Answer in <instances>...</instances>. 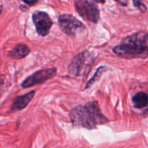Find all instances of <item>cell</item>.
I'll return each instance as SVG.
<instances>
[{
    "label": "cell",
    "instance_id": "6da1fadb",
    "mask_svg": "<svg viewBox=\"0 0 148 148\" xmlns=\"http://www.w3.org/2000/svg\"><path fill=\"white\" fill-rule=\"evenodd\" d=\"M69 117L74 126L90 130L108 121V119L101 113L96 101H91L84 106L75 107L71 111Z\"/></svg>",
    "mask_w": 148,
    "mask_h": 148
},
{
    "label": "cell",
    "instance_id": "7a4b0ae2",
    "mask_svg": "<svg viewBox=\"0 0 148 148\" xmlns=\"http://www.w3.org/2000/svg\"><path fill=\"white\" fill-rule=\"evenodd\" d=\"M147 40V33L137 32L124 38L119 45L113 49V51L124 59L146 58L148 56Z\"/></svg>",
    "mask_w": 148,
    "mask_h": 148
},
{
    "label": "cell",
    "instance_id": "3957f363",
    "mask_svg": "<svg viewBox=\"0 0 148 148\" xmlns=\"http://www.w3.org/2000/svg\"><path fill=\"white\" fill-rule=\"evenodd\" d=\"M75 6L76 11L82 18L92 23H98L100 12L94 3L86 0H77L75 1Z\"/></svg>",
    "mask_w": 148,
    "mask_h": 148
},
{
    "label": "cell",
    "instance_id": "277c9868",
    "mask_svg": "<svg viewBox=\"0 0 148 148\" xmlns=\"http://www.w3.org/2000/svg\"><path fill=\"white\" fill-rule=\"evenodd\" d=\"M56 75V68H50V69H40L37 71L33 75L26 78L22 83V88H31L37 85H41L46 81L53 78Z\"/></svg>",
    "mask_w": 148,
    "mask_h": 148
},
{
    "label": "cell",
    "instance_id": "5b68a950",
    "mask_svg": "<svg viewBox=\"0 0 148 148\" xmlns=\"http://www.w3.org/2000/svg\"><path fill=\"white\" fill-rule=\"evenodd\" d=\"M59 24L61 30L66 35L73 36L77 33L85 29V26L72 14H64L59 17Z\"/></svg>",
    "mask_w": 148,
    "mask_h": 148
},
{
    "label": "cell",
    "instance_id": "8992f818",
    "mask_svg": "<svg viewBox=\"0 0 148 148\" xmlns=\"http://www.w3.org/2000/svg\"><path fill=\"white\" fill-rule=\"evenodd\" d=\"M91 62V55L88 51L82 52L76 55L72 59L70 64L69 65V72L71 75L79 76L84 74L87 69V66L90 65Z\"/></svg>",
    "mask_w": 148,
    "mask_h": 148
},
{
    "label": "cell",
    "instance_id": "52a82bcc",
    "mask_svg": "<svg viewBox=\"0 0 148 148\" xmlns=\"http://www.w3.org/2000/svg\"><path fill=\"white\" fill-rule=\"evenodd\" d=\"M33 21L40 36H46L49 34L53 23L47 13L41 11L36 12L33 14Z\"/></svg>",
    "mask_w": 148,
    "mask_h": 148
},
{
    "label": "cell",
    "instance_id": "ba28073f",
    "mask_svg": "<svg viewBox=\"0 0 148 148\" xmlns=\"http://www.w3.org/2000/svg\"><path fill=\"white\" fill-rule=\"evenodd\" d=\"M35 93H36L35 91H30V92H27L25 95L17 97L13 101L12 105L10 108V111L15 112V111H20V110L25 108L33 98Z\"/></svg>",
    "mask_w": 148,
    "mask_h": 148
},
{
    "label": "cell",
    "instance_id": "9c48e42d",
    "mask_svg": "<svg viewBox=\"0 0 148 148\" xmlns=\"http://www.w3.org/2000/svg\"><path fill=\"white\" fill-rule=\"evenodd\" d=\"M30 48L25 44H17L14 49H12L9 53V55L12 58H14L16 59H20L25 57L26 56L30 53Z\"/></svg>",
    "mask_w": 148,
    "mask_h": 148
},
{
    "label": "cell",
    "instance_id": "30bf717a",
    "mask_svg": "<svg viewBox=\"0 0 148 148\" xmlns=\"http://www.w3.org/2000/svg\"><path fill=\"white\" fill-rule=\"evenodd\" d=\"M132 103L135 108H145L148 104V95L144 92H137L133 96Z\"/></svg>",
    "mask_w": 148,
    "mask_h": 148
},
{
    "label": "cell",
    "instance_id": "8fae6325",
    "mask_svg": "<svg viewBox=\"0 0 148 148\" xmlns=\"http://www.w3.org/2000/svg\"><path fill=\"white\" fill-rule=\"evenodd\" d=\"M106 69V66H101V67H100L99 69L97 70V72H95V74L94 75V76L92 77V79H91L90 80L89 82L87 83V85H86V87H85V88H88L89 87H90L91 85H92V84L95 82V81L98 80V79L100 78V77L101 76V75H102L103 72Z\"/></svg>",
    "mask_w": 148,
    "mask_h": 148
},
{
    "label": "cell",
    "instance_id": "7c38bea8",
    "mask_svg": "<svg viewBox=\"0 0 148 148\" xmlns=\"http://www.w3.org/2000/svg\"><path fill=\"white\" fill-rule=\"evenodd\" d=\"M133 3H134V5L137 7L142 12H145L147 10V7L140 0H133Z\"/></svg>",
    "mask_w": 148,
    "mask_h": 148
},
{
    "label": "cell",
    "instance_id": "4fadbf2b",
    "mask_svg": "<svg viewBox=\"0 0 148 148\" xmlns=\"http://www.w3.org/2000/svg\"><path fill=\"white\" fill-rule=\"evenodd\" d=\"M23 1L29 5H33V4H36L38 0H23Z\"/></svg>",
    "mask_w": 148,
    "mask_h": 148
},
{
    "label": "cell",
    "instance_id": "5bb4252c",
    "mask_svg": "<svg viewBox=\"0 0 148 148\" xmlns=\"http://www.w3.org/2000/svg\"><path fill=\"white\" fill-rule=\"evenodd\" d=\"M93 1H96V2H98V3H102V4H103V3L105 2V0H93Z\"/></svg>",
    "mask_w": 148,
    "mask_h": 148
},
{
    "label": "cell",
    "instance_id": "9a60e30c",
    "mask_svg": "<svg viewBox=\"0 0 148 148\" xmlns=\"http://www.w3.org/2000/svg\"><path fill=\"white\" fill-rule=\"evenodd\" d=\"M1 11H2V7H1V6L0 5V14H1Z\"/></svg>",
    "mask_w": 148,
    "mask_h": 148
},
{
    "label": "cell",
    "instance_id": "2e32d148",
    "mask_svg": "<svg viewBox=\"0 0 148 148\" xmlns=\"http://www.w3.org/2000/svg\"><path fill=\"white\" fill-rule=\"evenodd\" d=\"M116 1H119V0H116Z\"/></svg>",
    "mask_w": 148,
    "mask_h": 148
}]
</instances>
